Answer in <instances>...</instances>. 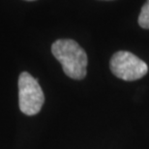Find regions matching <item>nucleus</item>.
Instances as JSON below:
<instances>
[{
    "mask_svg": "<svg viewBox=\"0 0 149 149\" xmlns=\"http://www.w3.org/2000/svg\"><path fill=\"white\" fill-rule=\"evenodd\" d=\"M52 52L61 64L63 71L70 78L81 80L86 76L87 55L73 40H57L52 45Z\"/></svg>",
    "mask_w": 149,
    "mask_h": 149,
    "instance_id": "nucleus-1",
    "label": "nucleus"
},
{
    "mask_svg": "<svg viewBox=\"0 0 149 149\" xmlns=\"http://www.w3.org/2000/svg\"><path fill=\"white\" fill-rule=\"evenodd\" d=\"M18 105L24 115L34 116L41 111L45 95L38 81L24 71L18 77Z\"/></svg>",
    "mask_w": 149,
    "mask_h": 149,
    "instance_id": "nucleus-2",
    "label": "nucleus"
},
{
    "mask_svg": "<svg viewBox=\"0 0 149 149\" xmlns=\"http://www.w3.org/2000/svg\"><path fill=\"white\" fill-rule=\"evenodd\" d=\"M109 68L116 77L125 81L141 79L148 71L146 63L128 51H118L113 54Z\"/></svg>",
    "mask_w": 149,
    "mask_h": 149,
    "instance_id": "nucleus-3",
    "label": "nucleus"
},
{
    "mask_svg": "<svg viewBox=\"0 0 149 149\" xmlns=\"http://www.w3.org/2000/svg\"><path fill=\"white\" fill-rule=\"evenodd\" d=\"M138 24L141 28L149 29V0L141 8V14L138 17Z\"/></svg>",
    "mask_w": 149,
    "mask_h": 149,
    "instance_id": "nucleus-4",
    "label": "nucleus"
},
{
    "mask_svg": "<svg viewBox=\"0 0 149 149\" xmlns=\"http://www.w3.org/2000/svg\"><path fill=\"white\" fill-rule=\"evenodd\" d=\"M27 1H33V0H27Z\"/></svg>",
    "mask_w": 149,
    "mask_h": 149,
    "instance_id": "nucleus-5",
    "label": "nucleus"
}]
</instances>
